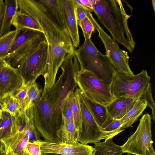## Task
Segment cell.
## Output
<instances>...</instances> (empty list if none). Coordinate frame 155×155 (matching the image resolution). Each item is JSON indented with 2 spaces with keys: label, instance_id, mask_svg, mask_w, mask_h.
Here are the masks:
<instances>
[{
  "label": "cell",
  "instance_id": "cell-1",
  "mask_svg": "<svg viewBox=\"0 0 155 155\" xmlns=\"http://www.w3.org/2000/svg\"><path fill=\"white\" fill-rule=\"evenodd\" d=\"M61 72L51 87L43 90L33 107L35 125L45 141L61 142L56 133L63 121V111L67 98L77 85L76 75L80 70L74 55L66 59L60 67Z\"/></svg>",
  "mask_w": 155,
  "mask_h": 155
},
{
  "label": "cell",
  "instance_id": "cell-2",
  "mask_svg": "<svg viewBox=\"0 0 155 155\" xmlns=\"http://www.w3.org/2000/svg\"><path fill=\"white\" fill-rule=\"evenodd\" d=\"M20 11L33 18L44 31L48 44V54L43 77V89L56 82L58 70L64 60L74 54L75 50L67 28H60L47 12L39 0H17Z\"/></svg>",
  "mask_w": 155,
  "mask_h": 155
},
{
  "label": "cell",
  "instance_id": "cell-3",
  "mask_svg": "<svg viewBox=\"0 0 155 155\" xmlns=\"http://www.w3.org/2000/svg\"><path fill=\"white\" fill-rule=\"evenodd\" d=\"M93 11L99 21L109 31L113 39L130 53L135 43L128 25L131 16L127 14L119 0H93Z\"/></svg>",
  "mask_w": 155,
  "mask_h": 155
},
{
  "label": "cell",
  "instance_id": "cell-4",
  "mask_svg": "<svg viewBox=\"0 0 155 155\" xmlns=\"http://www.w3.org/2000/svg\"><path fill=\"white\" fill-rule=\"evenodd\" d=\"M84 41L79 48L75 49L80 69L89 71L110 87L114 75L117 73L109 59L96 48L90 37L83 32Z\"/></svg>",
  "mask_w": 155,
  "mask_h": 155
},
{
  "label": "cell",
  "instance_id": "cell-5",
  "mask_svg": "<svg viewBox=\"0 0 155 155\" xmlns=\"http://www.w3.org/2000/svg\"><path fill=\"white\" fill-rule=\"evenodd\" d=\"M150 81L146 70L137 74L116 73L113 78L110 90L115 98L123 97L136 101L141 98L148 88Z\"/></svg>",
  "mask_w": 155,
  "mask_h": 155
},
{
  "label": "cell",
  "instance_id": "cell-6",
  "mask_svg": "<svg viewBox=\"0 0 155 155\" xmlns=\"http://www.w3.org/2000/svg\"><path fill=\"white\" fill-rule=\"evenodd\" d=\"M151 116L144 114L135 132L121 146L123 153L135 155H155L152 139Z\"/></svg>",
  "mask_w": 155,
  "mask_h": 155
},
{
  "label": "cell",
  "instance_id": "cell-7",
  "mask_svg": "<svg viewBox=\"0 0 155 155\" xmlns=\"http://www.w3.org/2000/svg\"><path fill=\"white\" fill-rule=\"evenodd\" d=\"M75 81L82 92L96 102L107 106L115 99L111 94L110 87L89 71L80 69Z\"/></svg>",
  "mask_w": 155,
  "mask_h": 155
},
{
  "label": "cell",
  "instance_id": "cell-8",
  "mask_svg": "<svg viewBox=\"0 0 155 155\" xmlns=\"http://www.w3.org/2000/svg\"><path fill=\"white\" fill-rule=\"evenodd\" d=\"M80 104L82 116V124L78 132V141L83 144L100 142L102 140L113 138L118 133L104 131L98 126L90 111L79 89H75Z\"/></svg>",
  "mask_w": 155,
  "mask_h": 155
},
{
  "label": "cell",
  "instance_id": "cell-9",
  "mask_svg": "<svg viewBox=\"0 0 155 155\" xmlns=\"http://www.w3.org/2000/svg\"><path fill=\"white\" fill-rule=\"evenodd\" d=\"M48 54V44L46 41L21 62L17 69L22 80L23 84L30 85L36 82L40 76H43L46 68Z\"/></svg>",
  "mask_w": 155,
  "mask_h": 155
},
{
  "label": "cell",
  "instance_id": "cell-10",
  "mask_svg": "<svg viewBox=\"0 0 155 155\" xmlns=\"http://www.w3.org/2000/svg\"><path fill=\"white\" fill-rule=\"evenodd\" d=\"M89 17L98 32V37L103 43L106 50V55L109 59L117 72L134 74L129 64V57L127 52L120 49L116 41L104 31L92 14L89 15Z\"/></svg>",
  "mask_w": 155,
  "mask_h": 155
},
{
  "label": "cell",
  "instance_id": "cell-11",
  "mask_svg": "<svg viewBox=\"0 0 155 155\" xmlns=\"http://www.w3.org/2000/svg\"><path fill=\"white\" fill-rule=\"evenodd\" d=\"M35 142L40 146L42 155L49 153L60 155H94L95 151L93 146L83 144L78 141L71 143L42 140Z\"/></svg>",
  "mask_w": 155,
  "mask_h": 155
},
{
  "label": "cell",
  "instance_id": "cell-12",
  "mask_svg": "<svg viewBox=\"0 0 155 155\" xmlns=\"http://www.w3.org/2000/svg\"><path fill=\"white\" fill-rule=\"evenodd\" d=\"M22 80L17 69L10 65L5 59L0 58L1 100L13 95L21 86Z\"/></svg>",
  "mask_w": 155,
  "mask_h": 155
},
{
  "label": "cell",
  "instance_id": "cell-13",
  "mask_svg": "<svg viewBox=\"0 0 155 155\" xmlns=\"http://www.w3.org/2000/svg\"><path fill=\"white\" fill-rule=\"evenodd\" d=\"M46 41L44 33L40 32L30 37L16 49L9 54L5 60L12 67L18 69L23 60L35 51L40 45Z\"/></svg>",
  "mask_w": 155,
  "mask_h": 155
},
{
  "label": "cell",
  "instance_id": "cell-14",
  "mask_svg": "<svg viewBox=\"0 0 155 155\" xmlns=\"http://www.w3.org/2000/svg\"><path fill=\"white\" fill-rule=\"evenodd\" d=\"M66 28L69 33L74 47L79 45L80 38L73 0H60Z\"/></svg>",
  "mask_w": 155,
  "mask_h": 155
},
{
  "label": "cell",
  "instance_id": "cell-15",
  "mask_svg": "<svg viewBox=\"0 0 155 155\" xmlns=\"http://www.w3.org/2000/svg\"><path fill=\"white\" fill-rule=\"evenodd\" d=\"M15 117L19 123V130L26 134L29 142H34L42 140L34 124L33 107L21 111Z\"/></svg>",
  "mask_w": 155,
  "mask_h": 155
},
{
  "label": "cell",
  "instance_id": "cell-16",
  "mask_svg": "<svg viewBox=\"0 0 155 155\" xmlns=\"http://www.w3.org/2000/svg\"><path fill=\"white\" fill-rule=\"evenodd\" d=\"M1 141L5 146L7 155H24L29 139L24 132L19 130Z\"/></svg>",
  "mask_w": 155,
  "mask_h": 155
},
{
  "label": "cell",
  "instance_id": "cell-17",
  "mask_svg": "<svg viewBox=\"0 0 155 155\" xmlns=\"http://www.w3.org/2000/svg\"><path fill=\"white\" fill-rule=\"evenodd\" d=\"M80 91L90 111L98 126L103 128L111 123L113 119L108 113L106 106L90 99L80 90Z\"/></svg>",
  "mask_w": 155,
  "mask_h": 155
},
{
  "label": "cell",
  "instance_id": "cell-18",
  "mask_svg": "<svg viewBox=\"0 0 155 155\" xmlns=\"http://www.w3.org/2000/svg\"><path fill=\"white\" fill-rule=\"evenodd\" d=\"M135 101L131 98L118 97L115 98L106 107L113 119H120L132 108Z\"/></svg>",
  "mask_w": 155,
  "mask_h": 155
},
{
  "label": "cell",
  "instance_id": "cell-19",
  "mask_svg": "<svg viewBox=\"0 0 155 155\" xmlns=\"http://www.w3.org/2000/svg\"><path fill=\"white\" fill-rule=\"evenodd\" d=\"M19 130V124L15 117L2 111V117L0 118V141Z\"/></svg>",
  "mask_w": 155,
  "mask_h": 155
},
{
  "label": "cell",
  "instance_id": "cell-20",
  "mask_svg": "<svg viewBox=\"0 0 155 155\" xmlns=\"http://www.w3.org/2000/svg\"><path fill=\"white\" fill-rule=\"evenodd\" d=\"M46 11L61 29L66 28L60 0H39Z\"/></svg>",
  "mask_w": 155,
  "mask_h": 155
},
{
  "label": "cell",
  "instance_id": "cell-21",
  "mask_svg": "<svg viewBox=\"0 0 155 155\" xmlns=\"http://www.w3.org/2000/svg\"><path fill=\"white\" fill-rule=\"evenodd\" d=\"M147 106L146 101L141 97L135 101L130 110L120 119L122 121L121 129L130 127L141 115Z\"/></svg>",
  "mask_w": 155,
  "mask_h": 155
},
{
  "label": "cell",
  "instance_id": "cell-22",
  "mask_svg": "<svg viewBox=\"0 0 155 155\" xmlns=\"http://www.w3.org/2000/svg\"><path fill=\"white\" fill-rule=\"evenodd\" d=\"M11 24L16 29L21 31L28 28L44 33L42 28L33 18L19 10L15 12Z\"/></svg>",
  "mask_w": 155,
  "mask_h": 155
},
{
  "label": "cell",
  "instance_id": "cell-23",
  "mask_svg": "<svg viewBox=\"0 0 155 155\" xmlns=\"http://www.w3.org/2000/svg\"><path fill=\"white\" fill-rule=\"evenodd\" d=\"M62 124L56 133L60 141L65 143H71L78 141V133L73 120H66L63 117Z\"/></svg>",
  "mask_w": 155,
  "mask_h": 155
},
{
  "label": "cell",
  "instance_id": "cell-24",
  "mask_svg": "<svg viewBox=\"0 0 155 155\" xmlns=\"http://www.w3.org/2000/svg\"><path fill=\"white\" fill-rule=\"evenodd\" d=\"M5 10L0 30V37L10 31L12 21L18 10L17 0H5Z\"/></svg>",
  "mask_w": 155,
  "mask_h": 155
},
{
  "label": "cell",
  "instance_id": "cell-25",
  "mask_svg": "<svg viewBox=\"0 0 155 155\" xmlns=\"http://www.w3.org/2000/svg\"><path fill=\"white\" fill-rule=\"evenodd\" d=\"M112 139L94 143L95 150L94 155H123L121 146L115 143Z\"/></svg>",
  "mask_w": 155,
  "mask_h": 155
},
{
  "label": "cell",
  "instance_id": "cell-26",
  "mask_svg": "<svg viewBox=\"0 0 155 155\" xmlns=\"http://www.w3.org/2000/svg\"><path fill=\"white\" fill-rule=\"evenodd\" d=\"M21 30L15 29L10 31L0 37V58L5 59Z\"/></svg>",
  "mask_w": 155,
  "mask_h": 155
},
{
  "label": "cell",
  "instance_id": "cell-27",
  "mask_svg": "<svg viewBox=\"0 0 155 155\" xmlns=\"http://www.w3.org/2000/svg\"><path fill=\"white\" fill-rule=\"evenodd\" d=\"M1 108L2 111L14 117L19 114L21 110L20 103L13 95L7 97L2 100Z\"/></svg>",
  "mask_w": 155,
  "mask_h": 155
},
{
  "label": "cell",
  "instance_id": "cell-28",
  "mask_svg": "<svg viewBox=\"0 0 155 155\" xmlns=\"http://www.w3.org/2000/svg\"><path fill=\"white\" fill-rule=\"evenodd\" d=\"M42 92V89L36 82L29 86L25 100L24 110L34 106L35 102L40 97Z\"/></svg>",
  "mask_w": 155,
  "mask_h": 155
},
{
  "label": "cell",
  "instance_id": "cell-29",
  "mask_svg": "<svg viewBox=\"0 0 155 155\" xmlns=\"http://www.w3.org/2000/svg\"><path fill=\"white\" fill-rule=\"evenodd\" d=\"M70 99L73 112L75 127L78 133L81 127L82 116L78 97L75 90L70 95Z\"/></svg>",
  "mask_w": 155,
  "mask_h": 155
},
{
  "label": "cell",
  "instance_id": "cell-30",
  "mask_svg": "<svg viewBox=\"0 0 155 155\" xmlns=\"http://www.w3.org/2000/svg\"><path fill=\"white\" fill-rule=\"evenodd\" d=\"M21 31L22 32L21 33V32L15 40L8 54L16 49L30 37L40 32L28 28L24 29Z\"/></svg>",
  "mask_w": 155,
  "mask_h": 155
},
{
  "label": "cell",
  "instance_id": "cell-31",
  "mask_svg": "<svg viewBox=\"0 0 155 155\" xmlns=\"http://www.w3.org/2000/svg\"><path fill=\"white\" fill-rule=\"evenodd\" d=\"M141 97L145 99L147 102V106H148L151 109L152 114L151 118L155 121L154 111L155 110V104L152 95L151 84L143 94Z\"/></svg>",
  "mask_w": 155,
  "mask_h": 155
},
{
  "label": "cell",
  "instance_id": "cell-32",
  "mask_svg": "<svg viewBox=\"0 0 155 155\" xmlns=\"http://www.w3.org/2000/svg\"><path fill=\"white\" fill-rule=\"evenodd\" d=\"M81 28L83 32L91 38L95 28L91 19L86 16L78 25Z\"/></svg>",
  "mask_w": 155,
  "mask_h": 155
},
{
  "label": "cell",
  "instance_id": "cell-33",
  "mask_svg": "<svg viewBox=\"0 0 155 155\" xmlns=\"http://www.w3.org/2000/svg\"><path fill=\"white\" fill-rule=\"evenodd\" d=\"M29 85L22 84L21 86L13 95L18 101L21 107V111L24 110L25 100Z\"/></svg>",
  "mask_w": 155,
  "mask_h": 155
},
{
  "label": "cell",
  "instance_id": "cell-34",
  "mask_svg": "<svg viewBox=\"0 0 155 155\" xmlns=\"http://www.w3.org/2000/svg\"><path fill=\"white\" fill-rule=\"evenodd\" d=\"M122 121L121 119H113L112 122L105 127L103 128L104 132L117 133L119 134L124 130L121 129Z\"/></svg>",
  "mask_w": 155,
  "mask_h": 155
},
{
  "label": "cell",
  "instance_id": "cell-35",
  "mask_svg": "<svg viewBox=\"0 0 155 155\" xmlns=\"http://www.w3.org/2000/svg\"><path fill=\"white\" fill-rule=\"evenodd\" d=\"M73 1L74 4L75 15L78 25L87 16L89 12H92L80 5L75 0Z\"/></svg>",
  "mask_w": 155,
  "mask_h": 155
},
{
  "label": "cell",
  "instance_id": "cell-36",
  "mask_svg": "<svg viewBox=\"0 0 155 155\" xmlns=\"http://www.w3.org/2000/svg\"><path fill=\"white\" fill-rule=\"evenodd\" d=\"M70 96L67 99L64 105L63 117L66 120L74 121Z\"/></svg>",
  "mask_w": 155,
  "mask_h": 155
},
{
  "label": "cell",
  "instance_id": "cell-37",
  "mask_svg": "<svg viewBox=\"0 0 155 155\" xmlns=\"http://www.w3.org/2000/svg\"><path fill=\"white\" fill-rule=\"evenodd\" d=\"M25 150L29 155H42L40 146L35 142H28Z\"/></svg>",
  "mask_w": 155,
  "mask_h": 155
},
{
  "label": "cell",
  "instance_id": "cell-38",
  "mask_svg": "<svg viewBox=\"0 0 155 155\" xmlns=\"http://www.w3.org/2000/svg\"><path fill=\"white\" fill-rule=\"evenodd\" d=\"M75 1L84 8L92 12L93 11V0H75Z\"/></svg>",
  "mask_w": 155,
  "mask_h": 155
},
{
  "label": "cell",
  "instance_id": "cell-39",
  "mask_svg": "<svg viewBox=\"0 0 155 155\" xmlns=\"http://www.w3.org/2000/svg\"><path fill=\"white\" fill-rule=\"evenodd\" d=\"M5 10V2L3 0H0V30L2 25Z\"/></svg>",
  "mask_w": 155,
  "mask_h": 155
},
{
  "label": "cell",
  "instance_id": "cell-40",
  "mask_svg": "<svg viewBox=\"0 0 155 155\" xmlns=\"http://www.w3.org/2000/svg\"><path fill=\"white\" fill-rule=\"evenodd\" d=\"M0 155H7L3 143L0 141Z\"/></svg>",
  "mask_w": 155,
  "mask_h": 155
},
{
  "label": "cell",
  "instance_id": "cell-41",
  "mask_svg": "<svg viewBox=\"0 0 155 155\" xmlns=\"http://www.w3.org/2000/svg\"><path fill=\"white\" fill-rule=\"evenodd\" d=\"M152 4L154 12H155V0H152Z\"/></svg>",
  "mask_w": 155,
  "mask_h": 155
},
{
  "label": "cell",
  "instance_id": "cell-42",
  "mask_svg": "<svg viewBox=\"0 0 155 155\" xmlns=\"http://www.w3.org/2000/svg\"><path fill=\"white\" fill-rule=\"evenodd\" d=\"M2 116V111L0 106V118H1Z\"/></svg>",
  "mask_w": 155,
  "mask_h": 155
},
{
  "label": "cell",
  "instance_id": "cell-43",
  "mask_svg": "<svg viewBox=\"0 0 155 155\" xmlns=\"http://www.w3.org/2000/svg\"><path fill=\"white\" fill-rule=\"evenodd\" d=\"M44 155H60L58 154H54V153H49L45 154H44Z\"/></svg>",
  "mask_w": 155,
  "mask_h": 155
},
{
  "label": "cell",
  "instance_id": "cell-44",
  "mask_svg": "<svg viewBox=\"0 0 155 155\" xmlns=\"http://www.w3.org/2000/svg\"><path fill=\"white\" fill-rule=\"evenodd\" d=\"M2 106V102L1 100V90H0V106L1 107Z\"/></svg>",
  "mask_w": 155,
  "mask_h": 155
},
{
  "label": "cell",
  "instance_id": "cell-45",
  "mask_svg": "<svg viewBox=\"0 0 155 155\" xmlns=\"http://www.w3.org/2000/svg\"><path fill=\"white\" fill-rule=\"evenodd\" d=\"M24 155H29L28 153L25 150Z\"/></svg>",
  "mask_w": 155,
  "mask_h": 155
},
{
  "label": "cell",
  "instance_id": "cell-46",
  "mask_svg": "<svg viewBox=\"0 0 155 155\" xmlns=\"http://www.w3.org/2000/svg\"><path fill=\"white\" fill-rule=\"evenodd\" d=\"M129 155V154H126V155Z\"/></svg>",
  "mask_w": 155,
  "mask_h": 155
}]
</instances>
